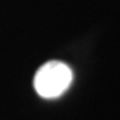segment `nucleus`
<instances>
[{"label": "nucleus", "mask_w": 120, "mask_h": 120, "mask_svg": "<svg viewBox=\"0 0 120 120\" xmlns=\"http://www.w3.org/2000/svg\"><path fill=\"white\" fill-rule=\"evenodd\" d=\"M73 80V72L63 61L52 60L38 69L34 79V87L39 96L56 99L69 88Z\"/></svg>", "instance_id": "nucleus-1"}]
</instances>
